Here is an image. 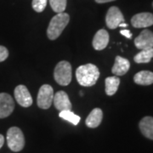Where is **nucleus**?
Returning a JSON list of instances; mask_svg holds the SVG:
<instances>
[{"label": "nucleus", "instance_id": "f257e3e1", "mask_svg": "<svg viewBox=\"0 0 153 153\" xmlns=\"http://www.w3.org/2000/svg\"><path fill=\"white\" fill-rule=\"evenodd\" d=\"M99 76L100 71L98 67L94 64L88 63L76 68V81L83 87H91L94 85L97 82Z\"/></svg>", "mask_w": 153, "mask_h": 153}, {"label": "nucleus", "instance_id": "f03ea898", "mask_svg": "<svg viewBox=\"0 0 153 153\" xmlns=\"http://www.w3.org/2000/svg\"><path fill=\"white\" fill-rule=\"evenodd\" d=\"M70 21V16L66 13H59L51 19L47 29V36L50 40H55L60 36Z\"/></svg>", "mask_w": 153, "mask_h": 153}, {"label": "nucleus", "instance_id": "7ed1b4c3", "mask_svg": "<svg viewBox=\"0 0 153 153\" xmlns=\"http://www.w3.org/2000/svg\"><path fill=\"white\" fill-rule=\"evenodd\" d=\"M54 77L55 82L61 86H67L71 81V64L62 60L60 61L55 68Z\"/></svg>", "mask_w": 153, "mask_h": 153}, {"label": "nucleus", "instance_id": "20e7f679", "mask_svg": "<svg viewBox=\"0 0 153 153\" xmlns=\"http://www.w3.org/2000/svg\"><path fill=\"white\" fill-rule=\"evenodd\" d=\"M7 144L12 152H21L25 146V137L17 127H11L7 132Z\"/></svg>", "mask_w": 153, "mask_h": 153}, {"label": "nucleus", "instance_id": "39448f33", "mask_svg": "<svg viewBox=\"0 0 153 153\" xmlns=\"http://www.w3.org/2000/svg\"><path fill=\"white\" fill-rule=\"evenodd\" d=\"M54 89L49 84L42 85L38 94L37 104L41 109H49L53 103L54 99Z\"/></svg>", "mask_w": 153, "mask_h": 153}, {"label": "nucleus", "instance_id": "423d86ee", "mask_svg": "<svg viewBox=\"0 0 153 153\" xmlns=\"http://www.w3.org/2000/svg\"><path fill=\"white\" fill-rule=\"evenodd\" d=\"M124 22V17L121 10L116 6L111 7L105 16V23L109 29H116Z\"/></svg>", "mask_w": 153, "mask_h": 153}, {"label": "nucleus", "instance_id": "0eeeda50", "mask_svg": "<svg viewBox=\"0 0 153 153\" xmlns=\"http://www.w3.org/2000/svg\"><path fill=\"white\" fill-rule=\"evenodd\" d=\"M15 98L22 107H29L33 105V98L28 88L25 85H18L15 88Z\"/></svg>", "mask_w": 153, "mask_h": 153}, {"label": "nucleus", "instance_id": "6e6552de", "mask_svg": "<svg viewBox=\"0 0 153 153\" xmlns=\"http://www.w3.org/2000/svg\"><path fill=\"white\" fill-rule=\"evenodd\" d=\"M14 99L9 94L0 93V118H5L14 111Z\"/></svg>", "mask_w": 153, "mask_h": 153}, {"label": "nucleus", "instance_id": "1a4fd4ad", "mask_svg": "<svg viewBox=\"0 0 153 153\" xmlns=\"http://www.w3.org/2000/svg\"><path fill=\"white\" fill-rule=\"evenodd\" d=\"M131 24L135 28H146L153 25V14L144 12L132 17Z\"/></svg>", "mask_w": 153, "mask_h": 153}, {"label": "nucleus", "instance_id": "9d476101", "mask_svg": "<svg viewBox=\"0 0 153 153\" xmlns=\"http://www.w3.org/2000/svg\"><path fill=\"white\" fill-rule=\"evenodd\" d=\"M134 44L137 49L140 50L153 48V33L150 30L145 29L134 39Z\"/></svg>", "mask_w": 153, "mask_h": 153}, {"label": "nucleus", "instance_id": "9b49d317", "mask_svg": "<svg viewBox=\"0 0 153 153\" xmlns=\"http://www.w3.org/2000/svg\"><path fill=\"white\" fill-rule=\"evenodd\" d=\"M53 103L55 105V109L58 111L71 110V103L68 94L65 91H59L54 95Z\"/></svg>", "mask_w": 153, "mask_h": 153}, {"label": "nucleus", "instance_id": "f8f14e48", "mask_svg": "<svg viewBox=\"0 0 153 153\" xmlns=\"http://www.w3.org/2000/svg\"><path fill=\"white\" fill-rule=\"evenodd\" d=\"M109 44V33L105 29H100L95 33L93 38L94 49L95 50H102L104 49L107 44Z\"/></svg>", "mask_w": 153, "mask_h": 153}, {"label": "nucleus", "instance_id": "ddd939ff", "mask_svg": "<svg viewBox=\"0 0 153 153\" xmlns=\"http://www.w3.org/2000/svg\"><path fill=\"white\" fill-rule=\"evenodd\" d=\"M129 68H130L129 60L121 56H117L115 59L114 65L111 69V72L116 76H123L128 71Z\"/></svg>", "mask_w": 153, "mask_h": 153}, {"label": "nucleus", "instance_id": "4468645a", "mask_svg": "<svg viewBox=\"0 0 153 153\" xmlns=\"http://www.w3.org/2000/svg\"><path fill=\"white\" fill-rule=\"evenodd\" d=\"M103 118V111L100 108H94L91 111V112L88 114V117L86 118L85 123L88 128H97L102 122Z\"/></svg>", "mask_w": 153, "mask_h": 153}, {"label": "nucleus", "instance_id": "2eb2a0df", "mask_svg": "<svg viewBox=\"0 0 153 153\" xmlns=\"http://www.w3.org/2000/svg\"><path fill=\"white\" fill-rule=\"evenodd\" d=\"M140 129L145 137L153 140V117H145L140 122Z\"/></svg>", "mask_w": 153, "mask_h": 153}, {"label": "nucleus", "instance_id": "dca6fc26", "mask_svg": "<svg viewBox=\"0 0 153 153\" xmlns=\"http://www.w3.org/2000/svg\"><path fill=\"white\" fill-rule=\"evenodd\" d=\"M134 81L139 85H151L153 83V72L150 71H139L134 76Z\"/></svg>", "mask_w": 153, "mask_h": 153}, {"label": "nucleus", "instance_id": "f3484780", "mask_svg": "<svg viewBox=\"0 0 153 153\" xmlns=\"http://www.w3.org/2000/svg\"><path fill=\"white\" fill-rule=\"evenodd\" d=\"M105 94L111 96L116 94L120 84V79L117 76H108L105 78Z\"/></svg>", "mask_w": 153, "mask_h": 153}, {"label": "nucleus", "instance_id": "a211bd4d", "mask_svg": "<svg viewBox=\"0 0 153 153\" xmlns=\"http://www.w3.org/2000/svg\"><path fill=\"white\" fill-rule=\"evenodd\" d=\"M153 58V48L142 49L140 53H138L134 57V60L138 64L141 63H149Z\"/></svg>", "mask_w": 153, "mask_h": 153}, {"label": "nucleus", "instance_id": "6ab92c4d", "mask_svg": "<svg viewBox=\"0 0 153 153\" xmlns=\"http://www.w3.org/2000/svg\"><path fill=\"white\" fill-rule=\"evenodd\" d=\"M59 117L64 120L68 121L73 125H77L80 122V117L75 114L74 112H72L71 110L61 111L59 113Z\"/></svg>", "mask_w": 153, "mask_h": 153}, {"label": "nucleus", "instance_id": "aec40b11", "mask_svg": "<svg viewBox=\"0 0 153 153\" xmlns=\"http://www.w3.org/2000/svg\"><path fill=\"white\" fill-rule=\"evenodd\" d=\"M66 0H49L50 6L56 14L64 12L66 8Z\"/></svg>", "mask_w": 153, "mask_h": 153}, {"label": "nucleus", "instance_id": "412c9836", "mask_svg": "<svg viewBox=\"0 0 153 153\" xmlns=\"http://www.w3.org/2000/svg\"><path fill=\"white\" fill-rule=\"evenodd\" d=\"M48 4V0H33L32 6L33 9L38 13H41L44 10Z\"/></svg>", "mask_w": 153, "mask_h": 153}, {"label": "nucleus", "instance_id": "4be33fe9", "mask_svg": "<svg viewBox=\"0 0 153 153\" xmlns=\"http://www.w3.org/2000/svg\"><path fill=\"white\" fill-rule=\"evenodd\" d=\"M9 56V50L4 46L0 45V62L4 61Z\"/></svg>", "mask_w": 153, "mask_h": 153}, {"label": "nucleus", "instance_id": "5701e85b", "mask_svg": "<svg viewBox=\"0 0 153 153\" xmlns=\"http://www.w3.org/2000/svg\"><path fill=\"white\" fill-rule=\"evenodd\" d=\"M120 33L122 35H123L124 37L127 38H132V33H130L129 30H124V29H122L120 31Z\"/></svg>", "mask_w": 153, "mask_h": 153}, {"label": "nucleus", "instance_id": "b1692460", "mask_svg": "<svg viewBox=\"0 0 153 153\" xmlns=\"http://www.w3.org/2000/svg\"><path fill=\"white\" fill-rule=\"evenodd\" d=\"M115 0H95L96 3L98 4H105V3H108V2H112Z\"/></svg>", "mask_w": 153, "mask_h": 153}, {"label": "nucleus", "instance_id": "393cba45", "mask_svg": "<svg viewBox=\"0 0 153 153\" xmlns=\"http://www.w3.org/2000/svg\"><path fill=\"white\" fill-rule=\"evenodd\" d=\"M4 137L0 134V149L4 146Z\"/></svg>", "mask_w": 153, "mask_h": 153}, {"label": "nucleus", "instance_id": "a878e982", "mask_svg": "<svg viewBox=\"0 0 153 153\" xmlns=\"http://www.w3.org/2000/svg\"><path fill=\"white\" fill-rule=\"evenodd\" d=\"M128 27V24L125 22H123L119 25V27Z\"/></svg>", "mask_w": 153, "mask_h": 153}, {"label": "nucleus", "instance_id": "bb28decb", "mask_svg": "<svg viewBox=\"0 0 153 153\" xmlns=\"http://www.w3.org/2000/svg\"><path fill=\"white\" fill-rule=\"evenodd\" d=\"M152 6H153V3H152Z\"/></svg>", "mask_w": 153, "mask_h": 153}]
</instances>
